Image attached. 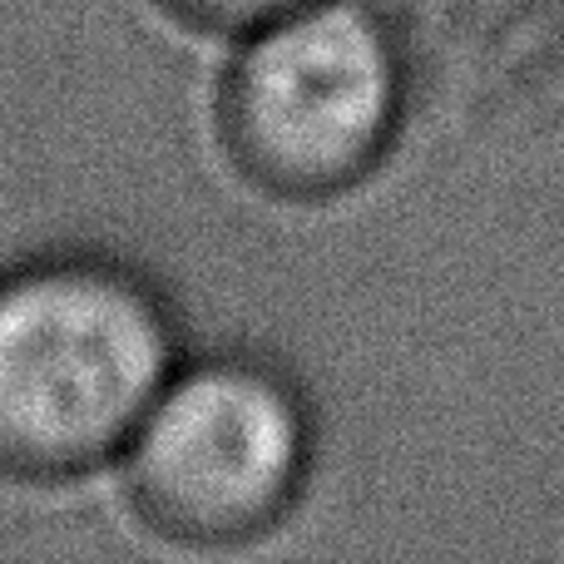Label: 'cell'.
<instances>
[{
    "instance_id": "cell-1",
    "label": "cell",
    "mask_w": 564,
    "mask_h": 564,
    "mask_svg": "<svg viewBox=\"0 0 564 564\" xmlns=\"http://www.w3.org/2000/svg\"><path fill=\"white\" fill-rule=\"evenodd\" d=\"M184 361L159 282L109 253L0 273V480L69 486L115 466Z\"/></svg>"
},
{
    "instance_id": "cell-2",
    "label": "cell",
    "mask_w": 564,
    "mask_h": 564,
    "mask_svg": "<svg viewBox=\"0 0 564 564\" xmlns=\"http://www.w3.org/2000/svg\"><path fill=\"white\" fill-rule=\"evenodd\" d=\"M218 144L278 204H327L391 159L406 124V50L367 0H312L234 40Z\"/></svg>"
},
{
    "instance_id": "cell-3",
    "label": "cell",
    "mask_w": 564,
    "mask_h": 564,
    "mask_svg": "<svg viewBox=\"0 0 564 564\" xmlns=\"http://www.w3.org/2000/svg\"><path fill=\"white\" fill-rule=\"evenodd\" d=\"M317 460L312 401L253 351L184 357L124 446V500L169 545L238 550L297 510Z\"/></svg>"
},
{
    "instance_id": "cell-4",
    "label": "cell",
    "mask_w": 564,
    "mask_h": 564,
    "mask_svg": "<svg viewBox=\"0 0 564 564\" xmlns=\"http://www.w3.org/2000/svg\"><path fill=\"white\" fill-rule=\"evenodd\" d=\"M169 20L198 30V35H224L243 40L248 30H263L273 20L292 15V10L312 6V0H154Z\"/></svg>"
}]
</instances>
